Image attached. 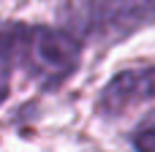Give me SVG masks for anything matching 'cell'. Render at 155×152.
<instances>
[{
    "instance_id": "cell-1",
    "label": "cell",
    "mask_w": 155,
    "mask_h": 152,
    "mask_svg": "<svg viewBox=\"0 0 155 152\" xmlns=\"http://www.w3.org/2000/svg\"><path fill=\"white\" fill-rule=\"evenodd\" d=\"M79 57H82L79 41L63 30L41 27V24H19V22L5 24L3 33L5 87H8L11 68L16 65L38 87L54 90L76 71Z\"/></svg>"
},
{
    "instance_id": "cell-2",
    "label": "cell",
    "mask_w": 155,
    "mask_h": 152,
    "mask_svg": "<svg viewBox=\"0 0 155 152\" xmlns=\"http://www.w3.org/2000/svg\"><path fill=\"white\" fill-rule=\"evenodd\" d=\"M155 19V0H84L76 27L95 44H117Z\"/></svg>"
},
{
    "instance_id": "cell-3",
    "label": "cell",
    "mask_w": 155,
    "mask_h": 152,
    "mask_svg": "<svg viewBox=\"0 0 155 152\" xmlns=\"http://www.w3.org/2000/svg\"><path fill=\"white\" fill-rule=\"evenodd\" d=\"M155 101V65L120 71L98 95V109L104 114H123L125 109Z\"/></svg>"
},
{
    "instance_id": "cell-4",
    "label": "cell",
    "mask_w": 155,
    "mask_h": 152,
    "mask_svg": "<svg viewBox=\"0 0 155 152\" xmlns=\"http://www.w3.org/2000/svg\"><path fill=\"white\" fill-rule=\"evenodd\" d=\"M134 147L136 152H155V114L144 117L134 133Z\"/></svg>"
}]
</instances>
